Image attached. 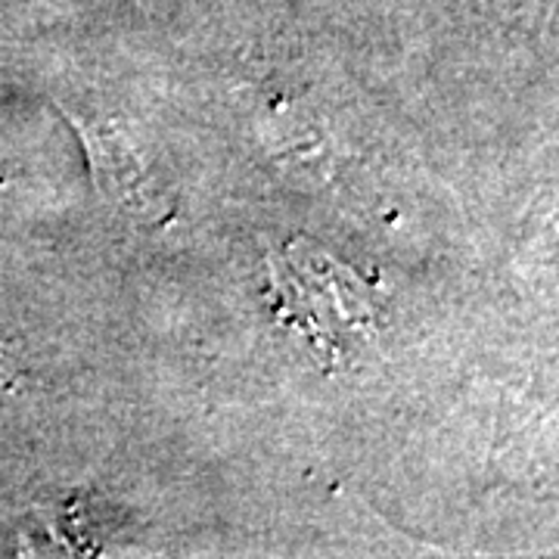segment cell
<instances>
[{
    "mask_svg": "<svg viewBox=\"0 0 559 559\" xmlns=\"http://www.w3.org/2000/svg\"><path fill=\"white\" fill-rule=\"evenodd\" d=\"M72 128L81 134L87 150L94 183L106 200L119 205L121 212L146 221L171 218V202L159 190V183L150 178L146 165L138 159L134 146L121 138L112 124L97 119H84L69 112Z\"/></svg>",
    "mask_w": 559,
    "mask_h": 559,
    "instance_id": "cell-1",
    "label": "cell"
}]
</instances>
